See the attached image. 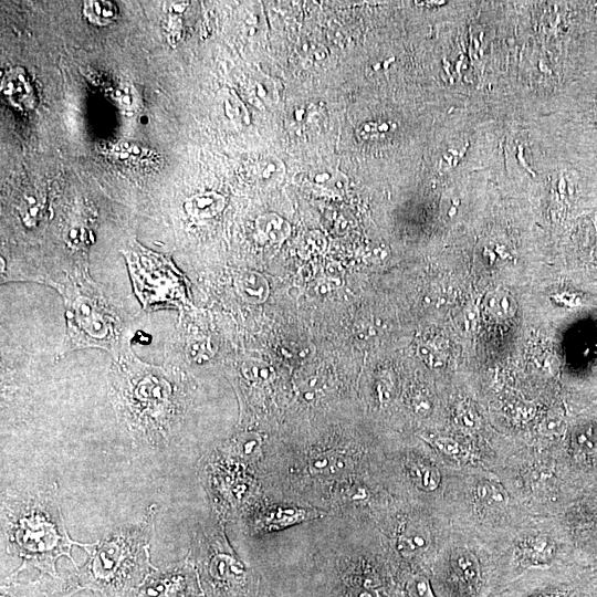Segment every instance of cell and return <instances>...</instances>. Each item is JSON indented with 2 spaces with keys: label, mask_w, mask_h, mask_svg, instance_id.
I'll return each instance as SVG.
<instances>
[{
  "label": "cell",
  "mask_w": 597,
  "mask_h": 597,
  "mask_svg": "<svg viewBox=\"0 0 597 597\" xmlns=\"http://www.w3.org/2000/svg\"><path fill=\"white\" fill-rule=\"evenodd\" d=\"M65 302L66 335L61 353L84 348H103L116 356L121 339V320L101 291L85 274L69 275L53 284Z\"/></svg>",
  "instance_id": "obj_1"
},
{
  "label": "cell",
  "mask_w": 597,
  "mask_h": 597,
  "mask_svg": "<svg viewBox=\"0 0 597 597\" xmlns=\"http://www.w3.org/2000/svg\"><path fill=\"white\" fill-rule=\"evenodd\" d=\"M147 534L121 532L104 540L93 552L86 583L100 589H121L134 584L146 569Z\"/></svg>",
  "instance_id": "obj_2"
},
{
  "label": "cell",
  "mask_w": 597,
  "mask_h": 597,
  "mask_svg": "<svg viewBox=\"0 0 597 597\" xmlns=\"http://www.w3.org/2000/svg\"><path fill=\"white\" fill-rule=\"evenodd\" d=\"M135 293L145 308L187 303L182 275L164 256L139 247L125 252Z\"/></svg>",
  "instance_id": "obj_3"
},
{
  "label": "cell",
  "mask_w": 597,
  "mask_h": 597,
  "mask_svg": "<svg viewBox=\"0 0 597 597\" xmlns=\"http://www.w3.org/2000/svg\"><path fill=\"white\" fill-rule=\"evenodd\" d=\"M12 543L24 564L55 575V559L61 555L70 557V548L77 544L71 541L62 524L40 510H32L18 519L12 527Z\"/></svg>",
  "instance_id": "obj_4"
},
{
  "label": "cell",
  "mask_w": 597,
  "mask_h": 597,
  "mask_svg": "<svg viewBox=\"0 0 597 597\" xmlns=\"http://www.w3.org/2000/svg\"><path fill=\"white\" fill-rule=\"evenodd\" d=\"M192 575L188 567H176L151 577L139 590L138 597H189Z\"/></svg>",
  "instance_id": "obj_5"
},
{
  "label": "cell",
  "mask_w": 597,
  "mask_h": 597,
  "mask_svg": "<svg viewBox=\"0 0 597 597\" xmlns=\"http://www.w3.org/2000/svg\"><path fill=\"white\" fill-rule=\"evenodd\" d=\"M1 92L12 106L20 109H32L36 104L32 82L23 69L17 67L6 74Z\"/></svg>",
  "instance_id": "obj_6"
},
{
  "label": "cell",
  "mask_w": 597,
  "mask_h": 597,
  "mask_svg": "<svg viewBox=\"0 0 597 597\" xmlns=\"http://www.w3.org/2000/svg\"><path fill=\"white\" fill-rule=\"evenodd\" d=\"M170 387L165 378L157 376L154 369H149L134 388V396L138 402L147 406L150 410L161 408L168 400Z\"/></svg>",
  "instance_id": "obj_7"
},
{
  "label": "cell",
  "mask_w": 597,
  "mask_h": 597,
  "mask_svg": "<svg viewBox=\"0 0 597 597\" xmlns=\"http://www.w3.org/2000/svg\"><path fill=\"white\" fill-rule=\"evenodd\" d=\"M320 514L314 510L304 509H276L262 515L258 522V528L261 531L281 530L289 525L318 517Z\"/></svg>",
  "instance_id": "obj_8"
},
{
  "label": "cell",
  "mask_w": 597,
  "mask_h": 597,
  "mask_svg": "<svg viewBox=\"0 0 597 597\" xmlns=\"http://www.w3.org/2000/svg\"><path fill=\"white\" fill-rule=\"evenodd\" d=\"M226 206V199L218 192L198 193L186 201V211L197 219L211 218L220 213Z\"/></svg>",
  "instance_id": "obj_9"
},
{
  "label": "cell",
  "mask_w": 597,
  "mask_h": 597,
  "mask_svg": "<svg viewBox=\"0 0 597 597\" xmlns=\"http://www.w3.org/2000/svg\"><path fill=\"white\" fill-rule=\"evenodd\" d=\"M235 283L241 296L250 303H262L269 296V284L258 272H245Z\"/></svg>",
  "instance_id": "obj_10"
},
{
  "label": "cell",
  "mask_w": 597,
  "mask_h": 597,
  "mask_svg": "<svg viewBox=\"0 0 597 597\" xmlns=\"http://www.w3.org/2000/svg\"><path fill=\"white\" fill-rule=\"evenodd\" d=\"M555 548L547 536L540 535L525 541L522 548L523 559L530 565H547Z\"/></svg>",
  "instance_id": "obj_11"
},
{
  "label": "cell",
  "mask_w": 597,
  "mask_h": 597,
  "mask_svg": "<svg viewBox=\"0 0 597 597\" xmlns=\"http://www.w3.org/2000/svg\"><path fill=\"white\" fill-rule=\"evenodd\" d=\"M256 228L261 239L271 243L282 242L291 231L289 222L274 213L261 216L256 221Z\"/></svg>",
  "instance_id": "obj_12"
},
{
  "label": "cell",
  "mask_w": 597,
  "mask_h": 597,
  "mask_svg": "<svg viewBox=\"0 0 597 597\" xmlns=\"http://www.w3.org/2000/svg\"><path fill=\"white\" fill-rule=\"evenodd\" d=\"M83 14L94 24L107 25L117 18L118 9L111 1L91 0L84 3Z\"/></svg>",
  "instance_id": "obj_13"
},
{
  "label": "cell",
  "mask_w": 597,
  "mask_h": 597,
  "mask_svg": "<svg viewBox=\"0 0 597 597\" xmlns=\"http://www.w3.org/2000/svg\"><path fill=\"white\" fill-rule=\"evenodd\" d=\"M346 458L336 451L323 453L314 457L310 464V470L317 475H333L344 470Z\"/></svg>",
  "instance_id": "obj_14"
},
{
  "label": "cell",
  "mask_w": 597,
  "mask_h": 597,
  "mask_svg": "<svg viewBox=\"0 0 597 597\" xmlns=\"http://www.w3.org/2000/svg\"><path fill=\"white\" fill-rule=\"evenodd\" d=\"M574 450L580 461L593 463L597 460V434L593 430L583 431L574 441Z\"/></svg>",
  "instance_id": "obj_15"
},
{
  "label": "cell",
  "mask_w": 597,
  "mask_h": 597,
  "mask_svg": "<svg viewBox=\"0 0 597 597\" xmlns=\"http://www.w3.org/2000/svg\"><path fill=\"white\" fill-rule=\"evenodd\" d=\"M243 376L255 384H266L273 380L274 369L266 363L260 360H249L242 365Z\"/></svg>",
  "instance_id": "obj_16"
},
{
  "label": "cell",
  "mask_w": 597,
  "mask_h": 597,
  "mask_svg": "<svg viewBox=\"0 0 597 597\" xmlns=\"http://www.w3.org/2000/svg\"><path fill=\"white\" fill-rule=\"evenodd\" d=\"M411 473L415 481L427 491L436 489L440 482V473L432 465L415 464L411 468Z\"/></svg>",
  "instance_id": "obj_17"
},
{
  "label": "cell",
  "mask_w": 597,
  "mask_h": 597,
  "mask_svg": "<svg viewBox=\"0 0 597 597\" xmlns=\"http://www.w3.org/2000/svg\"><path fill=\"white\" fill-rule=\"evenodd\" d=\"M476 495L489 506H502L507 501L505 493L498 485L489 482L476 486Z\"/></svg>",
  "instance_id": "obj_18"
},
{
  "label": "cell",
  "mask_w": 597,
  "mask_h": 597,
  "mask_svg": "<svg viewBox=\"0 0 597 597\" xmlns=\"http://www.w3.org/2000/svg\"><path fill=\"white\" fill-rule=\"evenodd\" d=\"M398 546L404 554H415L426 548L427 541L422 534L410 530L400 536Z\"/></svg>",
  "instance_id": "obj_19"
},
{
  "label": "cell",
  "mask_w": 597,
  "mask_h": 597,
  "mask_svg": "<svg viewBox=\"0 0 597 597\" xmlns=\"http://www.w3.org/2000/svg\"><path fill=\"white\" fill-rule=\"evenodd\" d=\"M436 446L448 454H455L459 452L457 443L452 440L438 439L434 441Z\"/></svg>",
  "instance_id": "obj_20"
}]
</instances>
